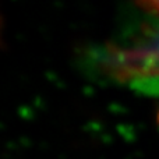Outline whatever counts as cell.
<instances>
[{"label": "cell", "instance_id": "2", "mask_svg": "<svg viewBox=\"0 0 159 159\" xmlns=\"http://www.w3.org/2000/svg\"><path fill=\"white\" fill-rule=\"evenodd\" d=\"M143 7H145L147 10L152 11V13L159 16V0H138Z\"/></svg>", "mask_w": 159, "mask_h": 159}, {"label": "cell", "instance_id": "1", "mask_svg": "<svg viewBox=\"0 0 159 159\" xmlns=\"http://www.w3.org/2000/svg\"><path fill=\"white\" fill-rule=\"evenodd\" d=\"M102 64L115 80L147 95L159 96V27L135 42L109 46L102 55Z\"/></svg>", "mask_w": 159, "mask_h": 159}]
</instances>
